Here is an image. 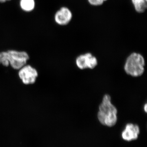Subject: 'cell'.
<instances>
[{
  "mask_svg": "<svg viewBox=\"0 0 147 147\" xmlns=\"http://www.w3.org/2000/svg\"><path fill=\"white\" fill-rule=\"evenodd\" d=\"M117 108L111 102V96L109 94H105L99 105L97 114L100 123L110 127L114 126L117 121Z\"/></svg>",
  "mask_w": 147,
  "mask_h": 147,
  "instance_id": "obj_1",
  "label": "cell"
},
{
  "mask_svg": "<svg viewBox=\"0 0 147 147\" xmlns=\"http://www.w3.org/2000/svg\"><path fill=\"white\" fill-rule=\"evenodd\" d=\"M29 59L28 53L24 51L9 50L0 53V64L6 67L10 64L14 69L22 68Z\"/></svg>",
  "mask_w": 147,
  "mask_h": 147,
  "instance_id": "obj_2",
  "label": "cell"
},
{
  "mask_svg": "<svg viewBox=\"0 0 147 147\" xmlns=\"http://www.w3.org/2000/svg\"><path fill=\"white\" fill-rule=\"evenodd\" d=\"M145 65V59L143 56L139 53H133L127 58L124 68L127 74L137 77L144 74Z\"/></svg>",
  "mask_w": 147,
  "mask_h": 147,
  "instance_id": "obj_3",
  "label": "cell"
},
{
  "mask_svg": "<svg viewBox=\"0 0 147 147\" xmlns=\"http://www.w3.org/2000/svg\"><path fill=\"white\" fill-rule=\"evenodd\" d=\"M76 65L81 69H93L98 65L97 59L90 53H87L78 56L76 59Z\"/></svg>",
  "mask_w": 147,
  "mask_h": 147,
  "instance_id": "obj_4",
  "label": "cell"
},
{
  "mask_svg": "<svg viewBox=\"0 0 147 147\" xmlns=\"http://www.w3.org/2000/svg\"><path fill=\"white\" fill-rule=\"evenodd\" d=\"M19 76L24 84L26 85L34 84L38 76V72L31 66H24L20 69Z\"/></svg>",
  "mask_w": 147,
  "mask_h": 147,
  "instance_id": "obj_5",
  "label": "cell"
},
{
  "mask_svg": "<svg viewBox=\"0 0 147 147\" xmlns=\"http://www.w3.org/2000/svg\"><path fill=\"white\" fill-rule=\"evenodd\" d=\"M73 14L66 7H62L55 13L54 18L56 24L61 26L68 25L72 19Z\"/></svg>",
  "mask_w": 147,
  "mask_h": 147,
  "instance_id": "obj_6",
  "label": "cell"
},
{
  "mask_svg": "<svg viewBox=\"0 0 147 147\" xmlns=\"http://www.w3.org/2000/svg\"><path fill=\"white\" fill-rule=\"evenodd\" d=\"M139 133L140 129L137 125L128 123L122 132V137L125 141L129 142L137 139Z\"/></svg>",
  "mask_w": 147,
  "mask_h": 147,
  "instance_id": "obj_7",
  "label": "cell"
},
{
  "mask_svg": "<svg viewBox=\"0 0 147 147\" xmlns=\"http://www.w3.org/2000/svg\"><path fill=\"white\" fill-rule=\"evenodd\" d=\"M134 9L138 13H143L147 8V0H131Z\"/></svg>",
  "mask_w": 147,
  "mask_h": 147,
  "instance_id": "obj_8",
  "label": "cell"
},
{
  "mask_svg": "<svg viewBox=\"0 0 147 147\" xmlns=\"http://www.w3.org/2000/svg\"><path fill=\"white\" fill-rule=\"evenodd\" d=\"M20 6L21 9L26 12H30L35 7L34 0H20Z\"/></svg>",
  "mask_w": 147,
  "mask_h": 147,
  "instance_id": "obj_9",
  "label": "cell"
},
{
  "mask_svg": "<svg viewBox=\"0 0 147 147\" xmlns=\"http://www.w3.org/2000/svg\"><path fill=\"white\" fill-rule=\"evenodd\" d=\"M89 3L93 6H99L102 5L104 2L102 0H88Z\"/></svg>",
  "mask_w": 147,
  "mask_h": 147,
  "instance_id": "obj_10",
  "label": "cell"
},
{
  "mask_svg": "<svg viewBox=\"0 0 147 147\" xmlns=\"http://www.w3.org/2000/svg\"><path fill=\"white\" fill-rule=\"evenodd\" d=\"M11 0H0V3H5L7 1H10Z\"/></svg>",
  "mask_w": 147,
  "mask_h": 147,
  "instance_id": "obj_11",
  "label": "cell"
},
{
  "mask_svg": "<svg viewBox=\"0 0 147 147\" xmlns=\"http://www.w3.org/2000/svg\"><path fill=\"white\" fill-rule=\"evenodd\" d=\"M147 104H145L144 107V110L145 112H146V113H147Z\"/></svg>",
  "mask_w": 147,
  "mask_h": 147,
  "instance_id": "obj_12",
  "label": "cell"
},
{
  "mask_svg": "<svg viewBox=\"0 0 147 147\" xmlns=\"http://www.w3.org/2000/svg\"><path fill=\"white\" fill-rule=\"evenodd\" d=\"M102 1L104 2L106 1H108V0H102Z\"/></svg>",
  "mask_w": 147,
  "mask_h": 147,
  "instance_id": "obj_13",
  "label": "cell"
}]
</instances>
